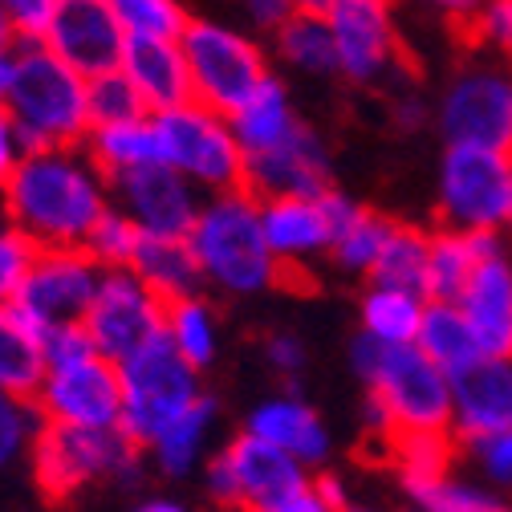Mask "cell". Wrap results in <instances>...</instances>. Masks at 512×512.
<instances>
[{
  "label": "cell",
  "instance_id": "cell-19",
  "mask_svg": "<svg viewBox=\"0 0 512 512\" xmlns=\"http://www.w3.org/2000/svg\"><path fill=\"white\" fill-rule=\"evenodd\" d=\"M500 431H512V362L476 358L452 378V435L472 447Z\"/></svg>",
  "mask_w": 512,
  "mask_h": 512
},
{
  "label": "cell",
  "instance_id": "cell-28",
  "mask_svg": "<svg viewBox=\"0 0 512 512\" xmlns=\"http://www.w3.org/2000/svg\"><path fill=\"white\" fill-rule=\"evenodd\" d=\"M45 378L41 338L13 313V305H0V391L33 403Z\"/></svg>",
  "mask_w": 512,
  "mask_h": 512
},
{
  "label": "cell",
  "instance_id": "cell-31",
  "mask_svg": "<svg viewBox=\"0 0 512 512\" xmlns=\"http://www.w3.org/2000/svg\"><path fill=\"white\" fill-rule=\"evenodd\" d=\"M273 53L285 70L305 74V78H330L338 74V53L330 25L322 17H293L273 33Z\"/></svg>",
  "mask_w": 512,
  "mask_h": 512
},
{
  "label": "cell",
  "instance_id": "cell-20",
  "mask_svg": "<svg viewBox=\"0 0 512 512\" xmlns=\"http://www.w3.org/2000/svg\"><path fill=\"white\" fill-rule=\"evenodd\" d=\"M456 309L464 313V322L484 358L512 362V261L508 256L476 265Z\"/></svg>",
  "mask_w": 512,
  "mask_h": 512
},
{
  "label": "cell",
  "instance_id": "cell-27",
  "mask_svg": "<svg viewBox=\"0 0 512 512\" xmlns=\"http://www.w3.org/2000/svg\"><path fill=\"white\" fill-rule=\"evenodd\" d=\"M86 155L90 163L110 179L131 175L139 167H155L163 163L159 151V135L151 118H135V122H118V126H94L86 135Z\"/></svg>",
  "mask_w": 512,
  "mask_h": 512
},
{
  "label": "cell",
  "instance_id": "cell-25",
  "mask_svg": "<svg viewBox=\"0 0 512 512\" xmlns=\"http://www.w3.org/2000/svg\"><path fill=\"white\" fill-rule=\"evenodd\" d=\"M131 273L163 305L200 297V289H204L200 265H196V256H191V244L187 240H175V236H147L143 232V240L135 248V261H131Z\"/></svg>",
  "mask_w": 512,
  "mask_h": 512
},
{
  "label": "cell",
  "instance_id": "cell-18",
  "mask_svg": "<svg viewBox=\"0 0 512 512\" xmlns=\"http://www.w3.org/2000/svg\"><path fill=\"white\" fill-rule=\"evenodd\" d=\"M37 41L86 82L118 70L126 49V37L106 0H57V9Z\"/></svg>",
  "mask_w": 512,
  "mask_h": 512
},
{
  "label": "cell",
  "instance_id": "cell-22",
  "mask_svg": "<svg viewBox=\"0 0 512 512\" xmlns=\"http://www.w3.org/2000/svg\"><path fill=\"white\" fill-rule=\"evenodd\" d=\"M118 70L143 98L147 114H167L191 102V78L179 41H126Z\"/></svg>",
  "mask_w": 512,
  "mask_h": 512
},
{
  "label": "cell",
  "instance_id": "cell-32",
  "mask_svg": "<svg viewBox=\"0 0 512 512\" xmlns=\"http://www.w3.org/2000/svg\"><path fill=\"white\" fill-rule=\"evenodd\" d=\"M423 309H427L423 297L370 285L362 305H358L362 334L370 342H382V346H415L419 326H423Z\"/></svg>",
  "mask_w": 512,
  "mask_h": 512
},
{
  "label": "cell",
  "instance_id": "cell-55",
  "mask_svg": "<svg viewBox=\"0 0 512 512\" xmlns=\"http://www.w3.org/2000/svg\"><path fill=\"white\" fill-rule=\"evenodd\" d=\"M354 512H358V508H354Z\"/></svg>",
  "mask_w": 512,
  "mask_h": 512
},
{
  "label": "cell",
  "instance_id": "cell-53",
  "mask_svg": "<svg viewBox=\"0 0 512 512\" xmlns=\"http://www.w3.org/2000/svg\"><path fill=\"white\" fill-rule=\"evenodd\" d=\"M139 512H183L179 504H171V500H151V504H143Z\"/></svg>",
  "mask_w": 512,
  "mask_h": 512
},
{
  "label": "cell",
  "instance_id": "cell-12",
  "mask_svg": "<svg viewBox=\"0 0 512 512\" xmlns=\"http://www.w3.org/2000/svg\"><path fill=\"white\" fill-rule=\"evenodd\" d=\"M309 480L293 456H285L281 447L256 439L240 431L228 439L224 452L208 464V492L216 504L236 508V512H261L273 508L297 492H305Z\"/></svg>",
  "mask_w": 512,
  "mask_h": 512
},
{
  "label": "cell",
  "instance_id": "cell-8",
  "mask_svg": "<svg viewBox=\"0 0 512 512\" xmlns=\"http://www.w3.org/2000/svg\"><path fill=\"white\" fill-rule=\"evenodd\" d=\"M163 163L175 167L183 179H191L208 196H224V191L244 187V151L232 135L224 114L187 102L167 114H151Z\"/></svg>",
  "mask_w": 512,
  "mask_h": 512
},
{
  "label": "cell",
  "instance_id": "cell-45",
  "mask_svg": "<svg viewBox=\"0 0 512 512\" xmlns=\"http://www.w3.org/2000/svg\"><path fill=\"white\" fill-rule=\"evenodd\" d=\"M476 460L496 476V480H512V431H500L492 439H480L472 443Z\"/></svg>",
  "mask_w": 512,
  "mask_h": 512
},
{
  "label": "cell",
  "instance_id": "cell-21",
  "mask_svg": "<svg viewBox=\"0 0 512 512\" xmlns=\"http://www.w3.org/2000/svg\"><path fill=\"white\" fill-rule=\"evenodd\" d=\"M261 232L281 269L305 265L313 256H330L334 228L317 200H261Z\"/></svg>",
  "mask_w": 512,
  "mask_h": 512
},
{
  "label": "cell",
  "instance_id": "cell-6",
  "mask_svg": "<svg viewBox=\"0 0 512 512\" xmlns=\"http://www.w3.org/2000/svg\"><path fill=\"white\" fill-rule=\"evenodd\" d=\"M179 49H183L187 78H191V102H200L224 118H232L273 78L269 53L248 33L224 21H187Z\"/></svg>",
  "mask_w": 512,
  "mask_h": 512
},
{
  "label": "cell",
  "instance_id": "cell-26",
  "mask_svg": "<svg viewBox=\"0 0 512 512\" xmlns=\"http://www.w3.org/2000/svg\"><path fill=\"white\" fill-rule=\"evenodd\" d=\"M297 122L301 118L293 110V98H289V90H285V82L277 74L228 118L232 135H236V143L244 151V159L248 155H261V151H273L281 139H289L297 131Z\"/></svg>",
  "mask_w": 512,
  "mask_h": 512
},
{
  "label": "cell",
  "instance_id": "cell-10",
  "mask_svg": "<svg viewBox=\"0 0 512 512\" xmlns=\"http://www.w3.org/2000/svg\"><path fill=\"white\" fill-rule=\"evenodd\" d=\"M102 273L106 269L86 248H37L33 265L9 305L37 338L49 330L82 326L102 285Z\"/></svg>",
  "mask_w": 512,
  "mask_h": 512
},
{
  "label": "cell",
  "instance_id": "cell-39",
  "mask_svg": "<svg viewBox=\"0 0 512 512\" xmlns=\"http://www.w3.org/2000/svg\"><path fill=\"white\" fill-rule=\"evenodd\" d=\"M423 512H512L504 500L480 492V488H468V484H456L452 476L439 480V484H427L419 492H411Z\"/></svg>",
  "mask_w": 512,
  "mask_h": 512
},
{
  "label": "cell",
  "instance_id": "cell-7",
  "mask_svg": "<svg viewBox=\"0 0 512 512\" xmlns=\"http://www.w3.org/2000/svg\"><path fill=\"white\" fill-rule=\"evenodd\" d=\"M122 374V431L139 447H155V439L187 411L204 399L200 391V370H191L167 342H151L135 358L118 366Z\"/></svg>",
  "mask_w": 512,
  "mask_h": 512
},
{
  "label": "cell",
  "instance_id": "cell-15",
  "mask_svg": "<svg viewBox=\"0 0 512 512\" xmlns=\"http://www.w3.org/2000/svg\"><path fill=\"white\" fill-rule=\"evenodd\" d=\"M338 74L354 86H387L403 70V41L391 0H338L326 17Z\"/></svg>",
  "mask_w": 512,
  "mask_h": 512
},
{
  "label": "cell",
  "instance_id": "cell-16",
  "mask_svg": "<svg viewBox=\"0 0 512 512\" xmlns=\"http://www.w3.org/2000/svg\"><path fill=\"white\" fill-rule=\"evenodd\" d=\"M110 200L122 216L135 220L139 232L187 240V232L196 228V216L204 208V191L191 179H183L175 167L155 163V167H139L131 175L110 179Z\"/></svg>",
  "mask_w": 512,
  "mask_h": 512
},
{
  "label": "cell",
  "instance_id": "cell-24",
  "mask_svg": "<svg viewBox=\"0 0 512 512\" xmlns=\"http://www.w3.org/2000/svg\"><path fill=\"white\" fill-rule=\"evenodd\" d=\"M248 435L265 439L273 447H281L285 456H293L297 464H322L330 456V435L326 423L317 419L313 407H305L301 399L285 395V399H269L248 415Z\"/></svg>",
  "mask_w": 512,
  "mask_h": 512
},
{
  "label": "cell",
  "instance_id": "cell-42",
  "mask_svg": "<svg viewBox=\"0 0 512 512\" xmlns=\"http://www.w3.org/2000/svg\"><path fill=\"white\" fill-rule=\"evenodd\" d=\"M468 29L492 53L512 57V0H480V9H476Z\"/></svg>",
  "mask_w": 512,
  "mask_h": 512
},
{
  "label": "cell",
  "instance_id": "cell-17",
  "mask_svg": "<svg viewBox=\"0 0 512 512\" xmlns=\"http://www.w3.org/2000/svg\"><path fill=\"white\" fill-rule=\"evenodd\" d=\"M334 187L330 147L313 126L297 122V131L273 151L244 159V191L261 200H317Z\"/></svg>",
  "mask_w": 512,
  "mask_h": 512
},
{
  "label": "cell",
  "instance_id": "cell-49",
  "mask_svg": "<svg viewBox=\"0 0 512 512\" xmlns=\"http://www.w3.org/2000/svg\"><path fill=\"white\" fill-rule=\"evenodd\" d=\"M261 512H330V508L317 500L313 488H305V492H297V496H289V500H281V504H273V508H261Z\"/></svg>",
  "mask_w": 512,
  "mask_h": 512
},
{
  "label": "cell",
  "instance_id": "cell-1",
  "mask_svg": "<svg viewBox=\"0 0 512 512\" xmlns=\"http://www.w3.org/2000/svg\"><path fill=\"white\" fill-rule=\"evenodd\" d=\"M5 220L33 248H82L114 208L106 175L78 147L29 151L0 187Z\"/></svg>",
  "mask_w": 512,
  "mask_h": 512
},
{
  "label": "cell",
  "instance_id": "cell-29",
  "mask_svg": "<svg viewBox=\"0 0 512 512\" xmlns=\"http://www.w3.org/2000/svg\"><path fill=\"white\" fill-rule=\"evenodd\" d=\"M427 252H431V232H423L419 224L395 220L387 244L378 252V265L370 269V285L399 289L427 301Z\"/></svg>",
  "mask_w": 512,
  "mask_h": 512
},
{
  "label": "cell",
  "instance_id": "cell-23",
  "mask_svg": "<svg viewBox=\"0 0 512 512\" xmlns=\"http://www.w3.org/2000/svg\"><path fill=\"white\" fill-rule=\"evenodd\" d=\"M504 256L500 232H431V252H427V301L456 305L460 293L468 289L476 265Z\"/></svg>",
  "mask_w": 512,
  "mask_h": 512
},
{
  "label": "cell",
  "instance_id": "cell-41",
  "mask_svg": "<svg viewBox=\"0 0 512 512\" xmlns=\"http://www.w3.org/2000/svg\"><path fill=\"white\" fill-rule=\"evenodd\" d=\"M37 423H41V415L33 403H21V399L0 391V468L17 456L25 443H33Z\"/></svg>",
  "mask_w": 512,
  "mask_h": 512
},
{
  "label": "cell",
  "instance_id": "cell-9",
  "mask_svg": "<svg viewBox=\"0 0 512 512\" xmlns=\"http://www.w3.org/2000/svg\"><path fill=\"white\" fill-rule=\"evenodd\" d=\"M512 200V155L447 147L439 159L435 208L447 232H504Z\"/></svg>",
  "mask_w": 512,
  "mask_h": 512
},
{
  "label": "cell",
  "instance_id": "cell-48",
  "mask_svg": "<svg viewBox=\"0 0 512 512\" xmlns=\"http://www.w3.org/2000/svg\"><path fill=\"white\" fill-rule=\"evenodd\" d=\"M423 5L447 21H460V25H472L476 9H480V0H423Z\"/></svg>",
  "mask_w": 512,
  "mask_h": 512
},
{
  "label": "cell",
  "instance_id": "cell-40",
  "mask_svg": "<svg viewBox=\"0 0 512 512\" xmlns=\"http://www.w3.org/2000/svg\"><path fill=\"white\" fill-rule=\"evenodd\" d=\"M33 256H37V248L9 220H0V305H9L17 297Z\"/></svg>",
  "mask_w": 512,
  "mask_h": 512
},
{
  "label": "cell",
  "instance_id": "cell-3",
  "mask_svg": "<svg viewBox=\"0 0 512 512\" xmlns=\"http://www.w3.org/2000/svg\"><path fill=\"white\" fill-rule=\"evenodd\" d=\"M187 244L204 285H216L220 293L252 297L273 289L285 277L261 232V204L244 187L208 196L196 216V228L187 232Z\"/></svg>",
  "mask_w": 512,
  "mask_h": 512
},
{
  "label": "cell",
  "instance_id": "cell-30",
  "mask_svg": "<svg viewBox=\"0 0 512 512\" xmlns=\"http://www.w3.org/2000/svg\"><path fill=\"white\" fill-rule=\"evenodd\" d=\"M415 350L435 362L447 378H456L460 370H468L480 354L468 322H464V313L456 305H439V301H427L423 309V326H419V338H415Z\"/></svg>",
  "mask_w": 512,
  "mask_h": 512
},
{
  "label": "cell",
  "instance_id": "cell-46",
  "mask_svg": "<svg viewBox=\"0 0 512 512\" xmlns=\"http://www.w3.org/2000/svg\"><path fill=\"white\" fill-rule=\"evenodd\" d=\"M265 358H269L273 370H281V374H301V370H305V346H301V338H293V334H269Z\"/></svg>",
  "mask_w": 512,
  "mask_h": 512
},
{
  "label": "cell",
  "instance_id": "cell-50",
  "mask_svg": "<svg viewBox=\"0 0 512 512\" xmlns=\"http://www.w3.org/2000/svg\"><path fill=\"white\" fill-rule=\"evenodd\" d=\"M427 110L419 98H399L395 102V122H399V131H415V126H423Z\"/></svg>",
  "mask_w": 512,
  "mask_h": 512
},
{
  "label": "cell",
  "instance_id": "cell-5",
  "mask_svg": "<svg viewBox=\"0 0 512 512\" xmlns=\"http://www.w3.org/2000/svg\"><path fill=\"white\" fill-rule=\"evenodd\" d=\"M143 447L122 427L110 431H78L45 423L33 435V484L45 504L66 508L98 480H131L139 476Z\"/></svg>",
  "mask_w": 512,
  "mask_h": 512
},
{
  "label": "cell",
  "instance_id": "cell-34",
  "mask_svg": "<svg viewBox=\"0 0 512 512\" xmlns=\"http://www.w3.org/2000/svg\"><path fill=\"white\" fill-rule=\"evenodd\" d=\"M212 419H216V399L204 395L196 407H187V411L155 439V460H159V468H163L167 476H183L191 464H196Z\"/></svg>",
  "mask_w": 512,
  "mask_h": 512
},
{
  "label": "cell",
  "instance_id": "cell-51",
  "mask_svg": "<svg viewBox=\"0 0 512 512\" xmlns=\"http://www.w3.org/2000/svg\"><path fill=\"white\" fill-rule=\"evenodd\" d=\"M338 5V0H293V9L301 13V17H330V9Z\"/></svg>",
  "mask_w": 512,
  "mask_h": 512
},
{
  "label": "cell",
  "instance_id": "cell-47",
  "mask_svg": "<svg viewBox=\"0 0 512 512\" xmlns=\"http://www.w3.org/2000/svg\"><path fill=\"white\" fill-rule=\"evenodd\" d=\"M25 159V143H21V135H17V126H13V118L0 110V187L9 183V175L17 171V163Z\"/></svg>",
  "mask_w": 512,
  "mask_h": 512
},
{
  "label": "cell",
  "instance_id": "cell-11",
  "mask_svg": "<svg viewBox=\"0 0 512 512\" xmlns=\"http://www.w3.org/2000/svg\"><path fill=\"white\" fill-rule=\"evenodd\" d=\"M443 147H480L512 155V70L508 66H464L443 86L435 106Z\"/></svg>",
  "mask_w": 512,
  "mask_h": 512
},
{
  "label": "cell",
  "instance_id": "cell-44",
  "mask_svg": "<svg viewBox=\"0 0 512 512\" xmlns=\"http://www.w3.org/2000/svg\"><path fill=\"white\" fill-rule=\"evenodd\" d=\"M236 5H240L244 21H248L252 29H261V33H277L285 21L297 17L293 0H236Z\"/></svg>",
  "mask_w": 512,
  "mask_h": 512
},
{
  "label": "cell",
  "instance_id": "cell-14",
  "mask_svg": "<svg viewBox=\"0 0 512 512\" xmlns=\"http://www.w3.org/2000/svg\"><path fill=\"white\" fill-rule=\"evenodd\" d=\"M163 317L167 305L131 269H106L82 330L94 354L122 366L126 358H135L139 350L163 338Z\"/></svg>",
  "mask_w": 512,
  "mask_h": 512
},
{
  "label": "cell",
  "instance_id": "cell-52",
  "mask_svg": "<svg viewBox=\"0 0 512 512\" xmlns=\"http://www.w3.org/2000/svg\"><path fill=\"white\" fill-rule=\"evenodd\" d=\"M17 41H21V37L13 33V25H9L5 17H0V61H5V57L17 49Z\"/></svg>",
  "mask_w": 512,
  "mask_h": 512
},
{
  "label": "cell",
  "instance_id": "cell-33",
  "mask_svg": "<svg viewBox=\"0 0 512 512\" xmlns=\"http://www.w3.org/2000/svg\"><path fill=\"white\" fill-rule=\"evenodd\" d=\"M163 334L171 342V350L191 366V370H204L216 358V313L204 297H187L167 305L163 317Z\"/></svg>",
  "mask_w": 512,
  "mask_h": 512
},
{
  "label": "cell",
  "instance_id": "cell-13",
  "mask_svg": "<svg viewBox=\"0 0 512 512\" xmlns=\"http://www.w3.org/2000/svg\"><path fill=\"white\" fill-rule=\"evenodd\" d=\"M33 407L45 423L57 427L110 431L122 423V374L114 362H106L94 350L70 362L45 366Z\"/></svg>",
  "mask_w": 512,
  "mask_h": 512
},
{
  "label": "cell",
  "instance_id": "cell-43",
  "mask_svg": "<svg viewBox=\"0 0 512 512\" xmlns=\"http://www.w3.org/2000/svg\"><path fill=\"white\" fill-rule=\"evenodd\" d=\"M57 9V0H0V17L13 25L21 41H37Z\"/></svg>",
  "mask_w": 512,
  "mask_h": 512
},
{
  "label": "cell",
  "instance_id": "cell-36",
  "mask_svg": "<svg viewBox=\"0 0 512 512\" xmlns=\"http://www.w3.org/2000/svg\"><path fill=\"white\" fill-rule=\"evenodd\" d=\"M391 224L387 216H378V212H366L350 232H342L334 244H330V261L350 273V277H370V269L378 265V252L382 244H387L391 236Z\"/></svg>",
  "mask_w": 512,
  "mask_h": 512
},
{
  "label": "cell",
  "instance_id": "cell-4",
  "mask_svg": "<svg viewBox=\"0 0 512 512\" xmlns=\"http://www.w3.org/2000/svg\"><path fill=\"white\" fill-rule=\"evenodd\" d=\"M354 374L366 395L391 415V435L399 431H452V378L427 362L415 346H382L366 334L350 346Z\"/></svg>",
  "mask_w": 512,
  "mask_h": 512
},
{
  "label": "cell",
  "instance_id": "cell-35",
  "mask_svg": "<svg viewBox=\"0 0 512 512\" xmlns=\"http://www.w3.org/2000/svg\"><path fill=\"white\" fill-rule=\"evenodd\" d=\"M126 41H179L187 13L179 0H106Z\"/></svg>",
  "mask_w": 512,
  "mask_h": 512
},
{
  "label": "cell",
  "instance_id": "cell-54",
  "mask_svg": "<svg viewBox=\"0 0 512 512\" xmlns=\"http://www.w3.org/2000/svg\"><path fill=\"white\" fill-rule=\"evenodd\" d=\"M508 232H512V200H508Z\"/></svg>",
  "mask_w": 512,
  "mask_h": 512
},
{
  "label": "cell",
  "instance_id": "cell-2",
  "mask_svg": "<svg viewBox=\"0 0 512 512\" xmlns=\"http://www.w3.org/2000/svg\"><path fill=\"white\" fill-rule=\"evenodd\" d=\"M0 110L13 118L25 155L78 147L90 135L86 78L57 61L41 41H17L0 61Z\"/></svg>",
  "mask_w": 512,
  "mask_h": 512
},
{
  "label": "cell",
  "instance_id": "cell-37",
  "mask_svg": "<svg viewBox=\"0 0 512 512\" xmlns=\"http://www.w3.org/2000/svg\"><path fill=\"white\" fill-rule=\"evenodd\" d=\"M86 98H90V131L94 126H118V122H135V118H151L143 98L135 94V86L126 82L122 70L98 74L86 82Z\"/></svg>",
  "mask_w": 512,
  "mask_h": 512
},
{
  "label": "cell",
  "instance_id": "cell-38",
  "mask_svg": "<svg viewBox=\"0 0 512 512\" xmlns=\"http://www.w3.org/2000/svg\"><path fill=\"white\" fill-rule=\"evenodd\" d=\"M139 240H143V232L135 228V220H131V216H122L118 208H110V212L94 224V232L86 236L82 248L94 256L102 269H131Z\"/></svg>",
  "mask_w": 512,
  "mask_h": 512
}]
</instances>
